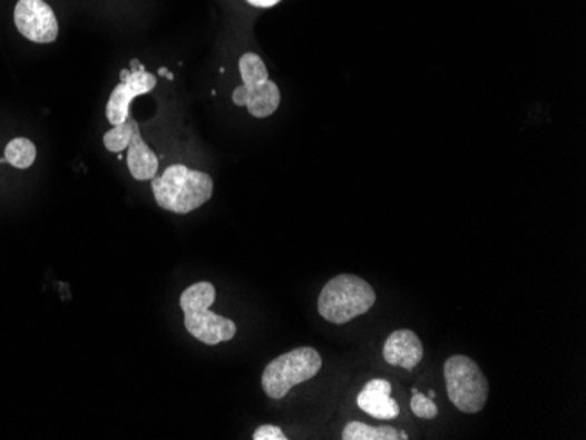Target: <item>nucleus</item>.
I'll return each instance as SVG.
<instances>
[{
    "instance_id": "nucleus-1",
    "label": "nucleus",
    "mask_w": 586,
    "mask_h": 440,
    "mask_svg": "<svg viewBox=\"0 0 586 440\" xmlns=\"http://www.w3.org/2000/svg\"><path fill=\"white\" fill-rule=\"evenodd\" d=\"M155 201L162 209L174 214H188L204 206L213 197L215 183L203 170L188 169L174 164L160 177L152 179Z\"/></svg>"
},
{
    "instance_id": "nucleus-2",
    "label": "nucleus",
    "mask_w": 586,
    "mask_h": 440,
    "mask_svg": "<svg viewBox=\"0 0 586 440\" xmlns=\"http://www.w3.org/2000/svg\"><path fill=\"white\" fill-rule=\"evenodd\" d=\"M215 299V286L207 281L192 284L191 289H186L179 296L183 316H185V329L188 330L192 338L207 346L232 341L237 334L234 321L211 311Z\"/></svg>"
},
{
    "instance_id": "nucleus-3",
    "label": "nucleus",
    "mask_w": 586,
    "mask_h": 440,
    "mask_svg": "<svg viewBox=\"0 0 586 440\" xmlns=\"http://www.w3.org/2000/svg\"><path fill=\"white\" fill-rule=\"evenodd\" d=\"M377 292L368 281L353 274H341L323 286L319 296V313L334 325H344L371 311Z\"/></svg>"
},
{
    "instance_id": "nucleus-4",
    "label": "nucleus",
    "mask_w": 586,
    "mask_h": 440,
    "mask_svg": "<svg viewBox=\"0 0 586 440\" xmlns=\"http://www.w3.org/2000/svg\"><path fill=\"white\" fill-rule=\"evenodd\" d=\"M322 356L314 348H297L267 363L262 388L268 399L281 400L297 384L310 381L322 371Z\"/></svg>"
},
{
    "instance_id": "nucleus-5",
    "label": "nucleus",
    "mask_w": 586,
    "mask_h": 440,
    "mask_svg": "<svg viewBox=\"0 0 586 440\" xmlns=\"http://www.w3.org/2000/svg\"><path fill=\"white\" fill-rule=\"evenodd\" d=\"M448 397L459 411L478 414L487 405L490 384L478 363L463 354H453L445 363Z\"/></svg>"
},
{
    "instance_id": "nucleus-6",
    "label": "nucleus",
    "mask_w": 586,
    "mask_h": 440,
    "mask_svg": "<svg viewBox=\"0 0 586 440\" xmlns=\"http://www.w3.org/2000/svg\"><path fill=\"white\" fill-rule=\"evenodd\" d=\"M240 72L243 78L244 107H248L253 118H268L276 113L281 102V91L276 82L268 79L264 60L255 53H244L240 58Z\"/></svg>"
},
{
    "instance_id": "nucleus-7",
    "label": "nucleus",
    "mask_w": 586,
    "mask_h": 440,
    "mask_svg": "<svg viewBox=\"0 0 586 440\" xmlns=\"http://www.w3.org/2000/svg\"><path fill=\"white\" fill-rule=\"evenodd\" d=\"M130 67L133 69L121 70L120 85L113 90L108 106H106V116L113 127L130 118V104L134 99L154 91L157 87V78L146 72V67L139 63V60L134 58Z\"/></svg>"
},
{
    "instance_id": "nucleus-8",
    "label": "nucleus",
    "mask_w": 586,
    "mask_h": 440,
    "mask_svg": "<svg viewBox=\"0 0 586 440\" xmlns=\"http://www.w3.org/2000/svg\"><path fill=\"white\" fill-rule=\"evenodd\" d=\"M14 26L23 38L38 45H48L58 38L57 14L45 0H18Z\"/></svg>"
},
{
    "instance_id": "nucleus-9",
    "label": "nucleus",
    "mask_w": 586,
    "mask_h": 440,
    "mask_svg": "<svg viewBox=\"0 0 586 440\" xmlns=\"http://www.w3.org/2000/svg\"><path fill=\"white\" fill-rule=\"evenodd\" d=\"M357 405L374 420H395L401 414L399 403L392 397V384L387 379H372L357 397Z\"/></svg>"
},
{
    "instance_id": "nucleus-10",
    "label": "nucleus",
    "mask_w": 586,
    "mask_h": 440,
    "mask_svg": "<svg viewBox=\"0 0 586 440\" xmlns=\"http://www.w3.org/2000/svg\"><path fill=\"white\" fill-rule=\"evenodd\" d=\"M384 362L413 371L423 359V344L413 330H395L383 346Z\"/></svg>"
},
{
    "instance_id": "nucleus-11",
    "label": "nucleus",
    "mask_w": 586,
    "mask_h": 440,
    "mask_svg": "<svg viewBox=\"0 0 586 440\" xmlns=\"http://www.w3.org/2000/svg\"><path fill=\"white\" fill-rule=\"evenodd\" d=\"M127 165L128 170L137 182H152L158 173V157L154 149L146 145L140 136V128H136L130 145H128Z\"/></svg>"
},
{
    "instance_id": "nucleus-12",
    "label": "nucleus",
    "mask_w": 586,
    "mask_h": 440,
    "mask_svg": "<svg viewBox=\"0 0 586 440\" xmlns=\"http://www.w3.org/2000/svg\"><path fill=\"white\" fill-rule=\"evenodd\" d=\"M343 440H397L401 439V432L389 424L383 427H371V424L351 421L343 430Z\"/></svg>"
},
{
    "instance_id": "nucleus-13",
    "label": "nucleus",
    "mask_w": 586,
    "mask_h": 440,
    "mask_svg": "<svg viewBox=\"0 0 586 440\" xmlns=\"http://www.w3.org/2000/svg\"><path fill=\"white\" fill-rule=\"evenodd\" d=\"M36 157H38V149L33 146L32 140L26 137H18L6 146V164L13 165L14 169H29L36 162Z\"/></svg>"
},
{
    "instance_id": "nucleus-14",
    "label": "nucleus",
    "mask_w": 586,
    "mask_h": 440,
    "mask_svg": "<svg viewBox=\"0 0 586 440\" xmlns=\"http://www.w3.org/2000/svg\"><path fill=\"white\" fill-rule=\"evenodd\" d=\"M139 127L136 120L127 118L124 124L115 125L109 133L104 134V146L111 153H121L130 145L136 128Z\"/></svg>"
},
{
    "instance_id": "nucleus-15",
    "label": "nucleus",
    "mask_w": 586,
    "mask_h": 440,
    "mask_svg": "<svg viewBox=\"0 0 586 440\" xmlns=\"http://www.w3.org/2000/svg\"><path fill=\"white\" fill-rule=\"evenodd\" d=\"M414 395L411 399V411L420 420H433L439 414V409L430 397L421 395L417 390L413 391Z\"/></svg>"
},
{
    "instance_id": "nucleus-16",
    "label": "nucleus",
    "mask_w": 586,
    "mask_h": 440,
    "mask_svg": "<svg viewBox=\"0 0 586 440\" xmlns=\"http://www.w3.org/2000/svg\"><path fill=\"white\" fill-rule=\"evenodd\" d=\"M289 437L283 433L281 428L274 427V424H262L256 428L253 433V440H286Z\"/></svg>"
},
{
    "instance_id": "nucleus-17",
    "label": "nucleus",
    "mask_w": 586,
    "mask_h": 440,
    "mask_svg": "<svg viewBox=\"0 0 586 440\" xmlns=\"http://www.w3.org/2000/svg\"><path fill=\"white\" fill-rule=\"evenodd\" d=\"M246 2H248L250 6H253V8L267 9L280 4L281 0H246Z\"/></svg>"
},
{
    "instance_id": "nucleus-18",
    "label": "nucleus",
    "mask_w": 586,
    "mask_h": 440,
    "mask_svg": "<svg viewBox=\"0 0 586 440\" xmlns=\"http://www.w3.org/2000/svg\"><path fill=\"white\" fill-rule=\"evenodd\" d=\"M158 75L164 76V78L170 79L173 81L174 76L170 75L169 70L166 69V67H160V70H158Z\"/></svg>"
}]
</instances>
